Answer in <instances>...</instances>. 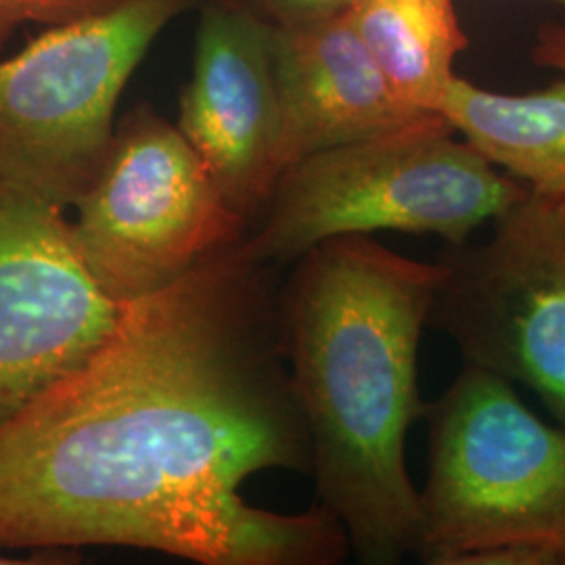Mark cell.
I'll list each match as a JSON object with an SVG mask.
<instances>
[{
	"label": "cell",
	"mask_w": 565,
	"mask_h": 565,
	"mask_svg": "<svg viewBox=\"0 0 565 565\" xmlns=\"http://www.w3.org/2000/svg\"><path fill=\"white\" fill-rule=\"evenodd\" d=\"M415 553L427 565H565V425L463 364L424 413Z\"/></svg>",
	"instance_id": "cell-3"
},
{
	"label": "cell",
	"mask_w": 565,
	"mask_h": 565,
	"mask_svg": "<svg viewBox=\"0 0 565 565\" xmlns=\"http://www.w3.org/2000/svg\"><path fill=\"white\" fill-rule=\"evenodd\" d=\"M195 0H124L0 61V181L74 207L97 179L121 93Z\"/></svg>",
	"instance_id": "cell-5"
},
{
	"label": "cell",
	"mask_w": 565,
	"mask_h": 565,
	"mask_svg": "<svg viewBox=\"0 0 565 565\" xmlns=\"http://www.w3.org/2000/svg\"><path fill=\"white\" fill-rule=\"evenodd\" d=\"M124 0H0V51L25 23L60 25L99 15Z\"/></svg>",
	"instance_id": "cell-13"
},
{
	"label": "cell",
	"mask_w": 565,
	"mask_h": 565,
	"mask_svg": "<svg viewBox=\"0 0 565 565\" xmlns=\"http://www.w3.org/2000/svg\"><path fill=\"white\" fill-rule=\"evenodd\" d=\"M275 266L239 242L121 306L97 350L0 422V548L135 546L203 565H335L323 505L275 513L247 478L310 476Z\"/></svg>",
	"instance_id": "cell-1"
},
{
	"label": "cell",
	"mask_w": 565,
	"mask_h": 565,
	"mask_svg": "<svg viewBox=\"0 0 565 565\" xmlns=\"http://www.w3.org/2000/svg\"><path fill=\"white\" fill-rule=\"evenodd\" d=\"M350 18L396 97L438 114L469 44L455 0H361Z\"/></svg>",
	"instance_id": "cell-12"
},
{
	"label": "cell",
	"mask_w": 565,
	"mask_h": 565,
	"mask_svg": "<svg viewBox=\"0 0 565 565\" xmlns=\"http://www.w3.org/2000/svg\"><path fill=\"white\" fill-rule=\"evenodd\" d=\"M434 287L436 264L343 235L308 249L279 289L282 356L317 499L361 564H398L417 545L406 436L427 406L419 343Z\"/></svg>",
	"instance_id": "cell-2"
},
{
	"label": "cell",
	"mask_w": 565,
	"mask_h": 565,
	"mask_svg": "<svg viewBox=\"0 0 565 565\" xmlns=\"http://www.w3.org/2000/svg\"><path fill=\"white\" fill-rule=\"evenodd\" d=\"M438 114L530 191L565 195V76L525 95L492 93L455 76Z\"/></svg>",
	"instance_id": "cell-11"
},
{
	"label": "cell",
	"mask_w": 565,
	"mask_h": 565,
	"mask_svg": "<svg viewBox=\"0 0 565 565\" xmlns=\"http://www.w3.org/2000/svg\"><path fill=\"white\" fill-rule=\"evenodd\" d=\"M270 60L281 116L282 172L312 153L427 114L396 97L350 13L308 23L270 21Z\"/></svg>",
	"instance_id": "cell-10"
},
{
	"label": "cell",
	"mask_w": 565,
	"mask_h": 565,
	"mask_svg": "<svg viewBox=\"0 0 565 565\" xmlns=\"http://www.w3.org/2000/svg\"><path fill=\"white\" fill-rule=\"evenodd\" d=\"M74 207L82 263L120 306L179 281L247 233L179 126L149 105L116 124L102 170Z\"/></svg>",
	"instance_id": "cell-6"
},
{
	"label": "cell",
	"mask_w": 565,
	"mask_h": 565,
	"mask_svg": "<svg viewBox=\"0 0 565 565\" xmlns=\"http://www.w3.org/2000/svg\"><path fill=\"white\" fill-rule=\"evenodd\" d=\"M492 226L486 242L438 254L427 329L565 425V195L527 189Z\"/></svg>",
	"instance_id": "cell-7"
},
{
	"label": "cell",
	"mask_w": 565,
	"mask_h": 565,
	"mask_svg": "<svg viewBox=\"0 0 565 565\" xmlns=\"http://www.w3.org/2000/svg\"><path fill=\"white\" fill-rule=\"evenodd\" d=\"M81 551H34L32 557H9L0 553V565H32V564H74L78 562Z\"/></svg>",
	"instance_id": "cell-15"
},
{
	"label": "cell",
	"mask_w": 565,
	"mask_h": 565,
	"mask_svg": "<svg viewBox=\"0 0 565 565\" xmlns=\"http://www.w3.org/2000/svg\"><path fill=\"white\" fill-rule=\"evenodd\" d=\"M527 193L480 156L443 114L427 111L380 135L291 163L243 235L249 256L294 264L315 245L398 231L457 245L494 223Z\"/></svg>",
	"instance_id": "cell-4"
},
{
	"label": "cell",
	"mask_w": 565,
	"mask_h": 565,
	"mask_svg": "<svg viewBox=\"0 0 565 565\" xmlns=\"http://www.w3.org/2000/svg\"><path fill=\"white\" fill-rule=\"evenodd\" d=\"M120 312L65 207L0 181V422L81 366Z\"/></svg>",
	"instance_id": "cell-8"
},
{
	"label": "cell",
	"mask_w": 565,
	"mask_h": 565,
	"mask_svg": "<svg viewBox=\"0 0 565 565\" xmlns=\"http://www.w3.org/2000/svg\"><path fill=\"white\" fill-rule=\"evenodd\" d=\"M555 2H562V4H565V0H555Z\"/></svg>",
	"instance_id": "cell-16"
},
{
	"label": "cell",
	"mask_w": 565,
	"mask_h": 565,
	"mask_svg": "<svg viewBox=\"0 0 565 565\" xmlns=\"http://www.w3.org/2000/svg\"><path fill=\"white\" fill-rule=\"evenodd\" d=\"M177 126L231 207L258 218L282 174L270 21L231 0L205 4Z\"/></svg>",
	"instance_id": "cell-9"
},
{
	"label": "cell",
	"mask_w": 565,
	"mask_h": 565,
	"mask_svg": "<svg viewBox=\"0 0 565 565\" xmlns=\"http://www.w3.org/2000/svg\"><path fill=\"white\" fill-rule=\"evenodd\" d=\"M275 23H308L350 13L361 0H258Z\"/></svg>",
	"instance_id": "cell-14"
}]
</instances>
